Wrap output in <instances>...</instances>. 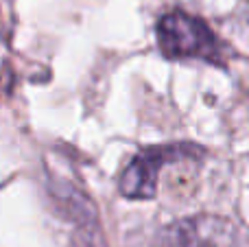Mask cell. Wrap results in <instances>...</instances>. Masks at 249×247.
<instances>
[{
    "mask_svg": "<svg viewBox=\"0 0 249 247\" xmlns=\"http://www.w3.org/2000/svg\"><path fill=\"white\" fill-rule=\"evenodd\" d=\"M195 153H201L195 144H164L140 151L118 179V191L127 199H153L158 193V175L166 164L177 160H190Z\"/></svg>",
    "mask_w": 249,
    "mask_h": 247,
    "instance_id": "7a4b0ae2",
    "label": "cell"
},
{
    "mask_svg": "<svg viewBox=\"0 0 249 247\" xmlns=\"http://www.w3.org/2000/svg\"><path fill=\"white\" fill-rule=\"evenodd\" d=\"M158 44L168 59L221 61V44L210 26L184 11H171L158 20Z\"/></svg>",
    "mask_w": 249,
    "mask_h": 247,
    "instance_id": "6da1fadb",
    "label": "cell"
},
{
    "mask_svg": "<svg viewBox=\"0 0 249 247\" xmlns=\"http://www.w3.org/2000/svg\"><path fill=\"white\" fill-rule=\"evenodd\" d=\"M175 247H238L236 228L219 214H195L171 226Z\"/></svg>",
    "mask_w": 249,
    "mask_h": 247,
    "instance_id": "3957f363",
    "label": "cell"
}]
</instances>
